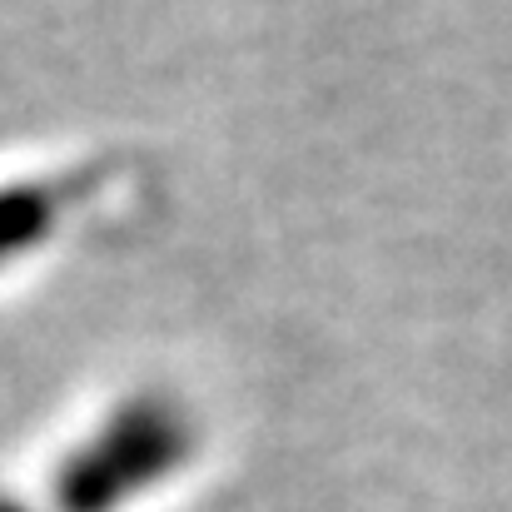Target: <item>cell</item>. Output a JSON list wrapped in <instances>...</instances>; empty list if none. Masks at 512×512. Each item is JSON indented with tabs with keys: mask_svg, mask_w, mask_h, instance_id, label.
<instances>
[{
	"mask_svg": "<svg viewBox=\"0 0 512 512\" xmlns=\"http://www.w3.org/2000/svg\"><path fill=\"white\" fill-rule=\"evenodd\" d=\"M174 443L170 438V423L155 413V408H130L120 413L70 468H65V498L70 508H105L140 468L160 463Z\"/></svg>",
	"mask_w": 512,
	"mask_h": 512,
	"instance_id": "1",
	"label": "cell"
},
{
	"mask_svg": "<svg viewBox=\"0 0 512 512\" xmlns=\"http://www.w3.org/2000/svg\"><path fill=\"white\" fill-rule=\"evenodd\" d=\"M55 219L50 189H0V264L30 249Z\"/></svg>",
	"mask_w": 512,
	"mask_h": 512,
	"instance_id": "2",
	"label": "cell"
},
{
	"mask_svg": "<svg viewBox=\"0 0 512 512\" xmlns=\"http://www.w3.org/2000/svg\"><path fill=\"white\" fill-rule=\"evenodd\" d=\"M0 512H15V508H0Z\"/></svg>",
	"mask_w": 512,
	"mask_h": 512,
	"instance_id": "3",
	"label": "cell"
}]
</instances>
